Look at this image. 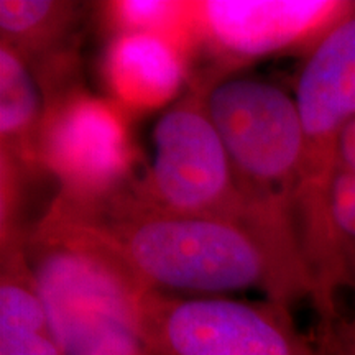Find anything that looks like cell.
<instances>
[{"instance_id":"6da1fadb","label":"cell","mask_w":355,"mask_h":355,"mask_svg":"<svg viewBox=\"0 0 355 355\" xmlns=\"http://www.w3.org/2000/svg\"><path fill=\"white\" fill-rule=\"evenodd\" d=\"M50 212L91 239L146 291L257 290L285 306L314 301L291 222L180 214L148 202L133 184L89 206L56 199Z\"/></svg>"},{"instance_id":"7a4b0ae2","label":"cell","mask_w":355,"mask_h":355,"mask_svg":"<svg viewBox=\"0 0 355 355\" xmlns=\"http://www.w3.org/2000/svg\"><path fill=\"white\" fill-rule=\"evenodd\" d=\"M28 248L26 260L66 355L146 354L139 334L146 290L112 257L51 212Z\"/></svg>"},{"instance_id":"3957f363","label":"cell","mask_w":355,"mask_h":355,"mask_svg":"<svg viewBox=\"0 0 355 355\" xmlns=\"http://www.w3.org/2000/svg\"><path fill=\"white\" fill-rule=\"evenodd\" d=\"M202 101L247 201L296 227L304 135L295 97L261 79L229 78L207 89Z\"/></svg>"},{"instance_id":"277c9868","label":"cell","mask_w":355,"mask_h":355,"mask_svg":"<svg viewBox=\"0 0 355 355\" xmlns=\"http://www.w3.org/2000/svg\"><path fill=\"white\" fill-rule=\"evenodd\" d=\"M139 334L148 355H314L288 306L145 291Z\"/></svg>"},{"instance_id":"5b68a950","label":"cell","mask_w":355,"mask_h":355,"mask_svg":"<svg viewBox=\"0 0 355 355\" xmlns=\"http://www.w3.org/2000/svg\"><path fill=\"white\" fill-rule=\"evenodd\" d=\"M152 139V165L144 180L133 184L148 202L180 214L291 222L257 209L243 196L227 148L199 92L168 109L155 123Z\"/></svg>"},{"instance_id":"8992f818","label":"cell","mask_w":355,"mask_h":355,"mask_svg":"<svg viewBox=\"0 0 355 355\" xmlns=\"http://www.w3.org/2000/svg\"><path fill=\"white\" fill-rule=\"evenodd\" d=\"M133 148L112 101L66 87L44 99L40 163L60 181L58 199L89 206L130 186Z\"/></svg>"},{"instance_id":"52a82bcc","label":"cell","mask_w":355,"mask_h":355,"mask_svg":"<svg viewBox=\"0 0 355 355\" xmlns=\"http://www.w3.org/2000/svg\"><path fill=\"white\" fill-rule=\"evenodd\" d=\"M295 101L304 135L295 216L301 229L319 232L327 225L337 140L355 121V7L319 35L300 71Z\"/></svg>"},{"instance_id":"ba28073f","label":"cell","mask_w":355,"mask_h":355,"mask_svg":"<svg viewBox=\"0 0 355 355\" xmlns=\"http://www.w3.org/2000/svg\"><path fill=\"white\" fill-rule=\"evenodd\" d=\"M196 7V42L227 60L272 55L326 32L349 10L343 2L207 0Z\"/></svg>"},{"instance_id":"9c48e42d","label":"cell","mask_w":355,"mask_h":355,"mask_svg":"<svg viewBox=\"0 0 355 355\" xmlns=\"http://www.w3.org/2000/svg\"><path fill=\"white\" fill-rule=\"evenodd\" d=\"M104 71L119 107L146 112L178 94L186 76V56L162 37L117 33L105 56Z\"/></svg>"},{"instance_id":"30bf717a","label":"cell","mask_w":355,"mask_h":355,"mask_svg":"<svg viewBox=\"0 0 355 355\" xmlns=\"http://www.w3.org/2000/svg\"><path fill=\"white\" fill-rule=\"evenodd\" d=\"M44 97L28 63L10 44H0V139L2 163L15 171H35L40 163V133Z\"/></svg>"},{"instance_id":"8fae6325","label":"cell","mask_w":355,"mask_h":355,"mask_svg":"<svg viewBox=\"0 0 355 355\" xmlns=\"http://www.w3.org/2000/svg\"><path fill=\"white\" fill-rule=\"evenodd\" d=\"M0 355H66L20 248H8L2 260Z\"/></svg>"},{"instance_id":"7c38bea8","label":"cell","mask_w":355,"mask_h":355,"mask_svg":"<svg viewBox=\"0 0 355 355\" xmlns=\"http://www.w3.org/2000/svg\"><path fill=\"white\" fill-rule=\"evenodd\" d=\"M73 6L44 0H2L0 2V32L2 42L10 44L26 63L40 60V68L50 56L51 63L40 74L43 92L66 86V73L69 64L58 58H66L58 44L73 25Z\"/></svg>"},{"instance_id":"4fadbf2b","label":"cell","mask_w":355,"mask_h":355,"mask_svg":"<svg viewBox=\"0 0 355 355\" xmlns=\"http://www.w3.org/2000/svg\"><path fill=\"white\" fill-rule=\"evenodd\" d=\"M327 222L337 283L355 295V121L337 140L327 186Z\"/></svg>"},{"instance_id":"5bb4252c","label":"cell","mask_w":355,"mask_h":355,"mask_svg":"<svg viewBox=\"0 0 355 355\" xmlns=\"http://www.w3.org/2000/svg\"><path fill=\"white\" fill-rule=\"evenodd\" d=\"M107 19L117 28V33H148L162 37L180 48L186 58L196 43L194 2H112L107 7Z\"/></svg>"},{"instance_id":"9a60e30c","label":"cell","mask_w":355,"mask_h":355,"mask_svg":"<svg viewBox=\"0 0 355 355\" xmlns=\"http://www.w3.org/2000/svg\"><path fill=\"white\" fill-rule=\"evenodd\" d=\"M313 349L314 355H355V313L321 319Z\"/></svg>"},{"instance_id":"2e32d148","label":"cell","mask_w":355,"mask_h":355,"mask_svg":"<svg viewBox=\"0 0 355 355\" xmlns=\"http://www.w3.org/2000/svg\"><path fill=\"white\" fill-rule=\"evenodd\" d=\"M135 355H148V354H135Z\"/></svg>"}]
</instances>
